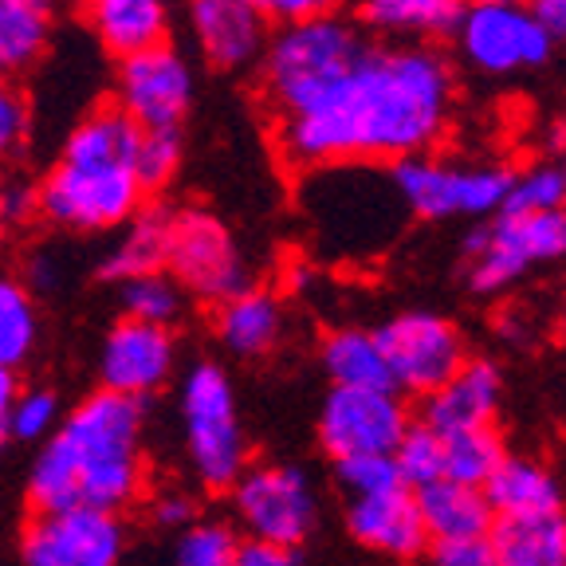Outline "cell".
<instances>
[{"instance_id": "cell-1", "label": "cell", "mask_w": 566, "mask_h": 566, "mask_svg": "<svg viewBox=\"0 0 566 566\" xmlns=\"http://www.w3.org/2000/svg\"><path fill=\"white\" fill-rule=\"evenodd\" d=\"M452 67L424 44L370 48L315 103L275 118L283 158L300 169L424 154L452 115Z\"/></svg>"}, {"instance_id": "cell-2", "label": "cell", "mask_w": 566, "mask_h": 566, "mask_svg": "<svg viewBox=\"0 0 566 566\" xmlns=\"http://www.w3.org/2000/svg\"><path fill=\"white\" fill-rule=\"evenodd\" d=\"M142 488V398L103 386L63 417L35 457V512L91 504L123 512Z\"/></svg>"}, {"instance_id": "cell-3", "label": "cell", "mask_w": 566, "mask_h": 566, "mask_svg": "<svg viewBox=\"0 0 566 566\" xmlns=\"http://www.w3.org/2000/svg\"><path fill=\"white\" fill-rule=\"evenodd\" d=\"M363 24L323 12V17L287 20L280 32L268 40V52L260 60L264 71V98L275 118L292 115L300 106L315 103L323 91H331L346 71L366 60Z\"/></svg>"}, {"instance_id": "cell-4", "label": "cell", "mask_w": 566, "mask_h": 566, "mask_svg": "<svg viewBox=\"0 0 566 566\" xmlns=\"http://www.w3.org/2000/svg\"><path fill=\"white\" fill-rule=\"evenodd\" d=\"M181 437L197 480L212 492H229L248 469V441L240 429L237 394L217 363H197L181 386Z\"/></svg>"}, {"instance_id": "cell-5", "label": "cell", "mask_w": 566, "mask_h": 566, "mask_svg": "<svg viewBox=\"0 0 566 566\" xmlns=\"http://www.w3.org/2000/svg\"><path fill=\"white\" fill-rule=\"evenodd\" d=\"M146 186L130 161H71L60 158L40 181V217L60 229L106 232L123 229L142 212Z\"/></svg>"}, {"instance_id": "cell-6", "label": "cell", "mask_w": 566, "mask_h": 566, "mask_svg": "<svg viewBox=\"0 0 566 566\" xmlns=\"http://www.w3.org/2000/svg\"><path fill=\"white\" fill-rule=\"evenodd\" d=\"M401 205L424 221H452V217H495L504 212L512 174L500 166H472V161L429 158L409 154L389 166Z\"/></svg>"}, {"instance_id": "cell-7", "label": "cell", "mask_w": 566, "mask_h": 566, "mask_svg": "<svg viewBox=\"0 0 566 566\" xmlns=\"http://www.w3.org/2000/svg\"><path fill=\"white\" fill-rule=\"evenodd\" d=\"M469 280L480 295L512 287L531 268L566 256V209L551 212H495V221L464 237Z\"/></svg>"}, {"instance_id": "cell-8", "label": "cell", "mask_w": 566, "mask_h": 566, "mask_svg": "<svg viewBox=\"0 0 566 566\" xmlns=\"http://www.w3.org/2000/svg\"><path fill=\"white\" fill-rule=\"evenodd\" d=\"M166 272L205 303H224L229 295L252 287V272L240 256L237 240L209 209L169 212Z\"/></svg>"}, {"instance_id": "cell-9", "label": "cell", "mask_w": 566, "mask_h": 566, "mask_svg": "<svg viewBox=\"0 0 566 566\" xmlns=\"http://www.w3.org/2000/svg\"><path fill=\"white\" fill-rule=\"evenodd\" d=\"M232 515L248 539L300 547L315 531L318 500L311 480L292 464H248L244 476L229 488Z\"/></svg>"}, {"instance_id": "cell-10", "label": "cell", "mask_w": 566, "mask_h": 566, "mask_svg": "<svg viewBox=\"0 0 566 566\" xmlns=\"http://www.w3.org/2000/svg\"><path fill=\"white\" fill-rule=\"evenodd\" d=\"M452 32H457L460 55L484 75H512L523 67H539L555 48L547 28L531 17L527 4L469 0Z\"/></svg>"}, {"instance_id": "cell-11", "label": "cell", "mask_w": 566, "mask_h": 566, "mask_svg": "<svg viewBox=\"0 0 566 566\" xmlns=\"http://www.w3.org/2000/svg\"><path fill=\"white\" fill-rule=\"evenodd\" d=\"M394 386L409 398H424L469 363L464 338L437 311H401L378 327Z\"/></svg>"}, {"instance_id": "cell-12", "label": "cell", "mask_w": 566, "mask_h": 566, "mask_svg": "<svg viewBox=\"0 0 566 566\" xmlns=\"http://www.w3.org/2000/svg\"><path fill=\"white\" fill-rule=\"evenodd\" d=\"M417 417L409 413L401 389L335 386L318 413V441L331 460L358 452H394Z\"/></svg>"}, {"instance_id": "cell-13", "label": "cell", "mask_w": 566, "mask_h": 566, "mask_svg": "<svg viewBox=\"0 0 566 566\" xmlns=\"http://www.w3.org/2000/svg\"><path fill=\"white\" fill-rule=\"evenodd\" d=\"M24 566H123L126 527L118 512L75 504L40 512L24 531Z\"/></svg>"}, {"instance_id": "cell-14", "label": "cell", "mask_w": 566, "mask_h": 566, "mask_svg": "<svg viewBox=\"0 0 566 566\" xmlns=\"http://www.w3.org/2000/svg\"><path fill=\"white\" fill-rule=\"evenodd\" d=\"M115 95V103L142 130H161V126L186 123L197 95V80L186 55L169 44H158L118 60Z\"/></svg>"}, {"instance_id": "cell-15", "label": "cell", "mask_w": 566, "mask_h": 566, "mask_svg": "<svg viewBox=\"0 0 566 566\" xmlns=\"http://www.w3.org/2000/svg\"><path fill=\"white\" fill-rule=\"evenodd\" d=\"M177 363L174 335L161 323H142L126 315L111 327L98 354V378L103 386L130 394V398H150L169 381Z\"/></svg>"}, {"instance_id": "cell-16", "label": "cell", "mask_w": 566, "mask_h": 566, "mask_svg": "<svg viewBox=\"0 0 566 566\" xmlns=\"http://www.w3.org/2000/svg\"><path fill=\"white\" fill-rule=\"evenodd\" d=\"M346 531L354 535V543H363L366 551L386 558H421L433 547L429 527H424L421 500L409 484L386 488L374 495H350L346 504Z\"/></svg>"}, {"instance_id": "cell-17", "label": "cell", "mask_w": 566, "mask_h": 566, "mask_svg": "<svg viewBox=\"0 0 566 566\" xmlns=\"http://www.w3.org/2000/svg\"><path fill=\"white\" fill-rule=\"evenodd\" d=\"M268 12L256 0H189V28L197 52L217 71H240L264 60L268 52Z\"/></svg>"}, {"instance_id": "cell-18", "label": "cell", "mask_w": 566, "mask_h": 566, "mask_svg": "<svg viewBox=\"0 0 566 566\" xmlns=\"http://www.w3.org/2000/svg\"><path fill=\"white\" fill-rule=\"evenodd\" d=\"M504 398V374L488 358H469L444 386L421 398V421H429L441 433H460V429H480L492 424Z\"/></svg>"}, {"instance_id": "cell-19", "label": "cell", "mask_w": 566, "mask_h": 566, "mask_svg": "<svg viewBox=\"0 0 566 566\" xmlns=\"http://www.w3.org/2000/svg\"><path fill=\"white\" fill-rule=\"evenodd\" d=\"M421 500L424 527L433 543H452V539H484L495 527V507L488 500L484 488L460 484V480H433V484L417 488Z\"/></svg>"}, {"instance_id": "cell-20", "label": "cell", "mask_w": 566, "mask_h": 566, "mask_svg": "<svg viewBox=\"0 0 566 566\" xmlns=\"http://www.w3.org/2000/svg\"><path fill=\"white\" fill-rule=\"evenodd\" d=\"M87 17L95 40L115 60L169 40V0H95Z\"/></svg>"}, {"instance_id": "cell-21", "label": "cell", "mask_w": 566, "mask_h": 566, "mask_svg": "<svg viewBox=\"0 0 566 566\" xmlns=\"http://www.w3.org/2000/svg\"><path fill=\"white\" fill-rule=\"evenodd\" d=\"M488 539L500 566H566V507L539 515H500Z\"/></svg>"}, {"instance_id": "cell-22", "label": "cell", "mask_w": 566, "mask_h": 566, "mask_svg": "<svg viewBox=\"0 0 566 566\" xmlns=\"http://www.w3.org/2000/svg\"><path fill=\"white\" fill-rule=\"evenodd\" d=\"M217 335L232 354H244V358L268 354L283 335L280 300L264 287H244L229 295L224 303H217Z\"/></svg>"}, {"instance_id": "cell-23", "label": "cell", "mask_w": 566, "mask_h": 566, "mask_svg": "<svg viewBox=\"0 0 566 566\" xmlns=\"http://www.w3.org/2000/svg\"><path fill=\"white\" fill-rule=\"evenodd\" d=\"M484 492L495 507V520H500V515H539V512L566 507V492L555 480V472H551L547 464H539V460L512 457V452H507L504 464L492 472Z\"/></svg>"}, {"instance_id": "cell-24", "label": "cell", "mask_w": 566, "mask_h": 566, "mask_svg": "<svg viewBox=\"0 0 566 566\" xmlns=\"http://www.w3.org/2000/svg\"><path fill=\"white\" fill-rule=\"evenodd\" d=\"M169 256V212L161 209H142L138 217L123 224V237L106 248L98 275L111 283L134 280V275L161 272Z\"/></svg>"}, {"instance_id": "cell-25", "label": "cell", "mask_w": 566, "mask_h": 566, "mask_svg": "<svg viewBox=\"0 0 566 566\" xmlns=\"http://www.w3.org/2000/svg\"><path fill=\"white\" fill-rule=\"evenodd\" d=\"M323 370H327L331 386L398 389L394 386V374H389V358L381 350L378 331H331L327 343H323Z\"/></svg>"}, {"instance_id": "cell-26", "label": "cell", "mask_w": 566, "mask_h": 566, "mask_svg": "<svg viewBox=\"0 0 566 566\" xmlns=\"http://www.w3.org/2000/svg\"><path fill=\"white\" fill-rule=\"evenodd\" d=\"M464 0H358L354 17L381 35H444L457 28Z\"/></svg>"}, {"instance_id": "cell-27", "label": "cell", "mask_w": 566, "mask_h": 566, "mask_svg": "<svg viewBox=\"0 0 566 566\" xmlns=\"http://www.w3.org/2000/svg\"><path fill=\"white\" fill-rule=\"evenodd\" d=\"M138 134H142V126L134 123L118 103L95 106L87 118H80V123L71 126L60 158H71V161H130L134 166Z\"/></svg>"}, {"instance_id": "cell-28", "label": "cell", "mask_w": 566, "mask_h": 566, "mask_svg": "<svg viewBox=\"0 0 566 566\" xmlns=\"http://www.w3.org/2000/svg\"><path fill=\"white\" fill-rule=\"evenodd\" d=\"M52 0H0V80L32 67L52 40Z\"/></svg>"}, {"instance_id": "cell-29", "label": "cell", "mask_w": 566, "mask_h": 566, "mask_svg": "<svg viewBox=\"0 0 566 566\" xmlns=\"http://www.w3.org/2000/svg\"><path fill=\"white\" fill-rule=\"evenodd\" d=\"M504 437L495 433V424L444 433V476L460 480V484L484 488L492 480V472L504 464Z\"/></svg>"}, {"instance_id": "cell-30", "label": "cell", "mask_w": 566, "mask_h": 566, "mask_svg": "<svg viewBox=\"0 0 566 566\" xmlns=\"http://www.w3.org/2000/svg\"><path fill=\"white\" fill-rule=\"evenodd\" d=\"M40 338V315H35L32 287L0 272V366L28 363Z\"/></svg>"}, {"instance_id": "cell-31", "label": "cell", "mask_w": 566, "mask_h": 566, "mask_svg": "<svg viewBox=\"0 0 566 566\" xmlns=\"http://www.w3.org/2000/svg\"><path fill=\"white\" fill-rule=\"evenodd\" d=\"M118 300H123V315L169 327V323L181 315V307H186V287L161 268V272H146V275H134V280H123L118 283Z\"/></svg>"}, {"instance_id": "cell-32", "label": "cell", "mask_w": 566, "mask_h": 566, "mask_svg": "<svg viewBox=\"0 0 566 566\" xmlns=\"http://www.w3.org/2000/svg\"><path fill=\"white\" fill-rule=\"evenodd\" d=\"M394 460H398L401 480L413 492L424 484H433V480L444 476V433L417 417L406 429V437H401V444L394 449Z\"/></svg>"}, {"instance_id": "cell-33", "label": "cell", "mask_w": 566, "mask_h": 566, "mask_svg": "<svg viewBox=\"0 0 566 566\" xmlns=\"http://www.w3.org/2000/svg\"><path fill=\"white\" fill-rule=\"evenodd\" d=\"M181 126H161V130H142L134 146V174L146 186V193H158L169 186V177L181 166Z\"/></svg>"}, {"instance_id": "cell-34", "label": "cell", "mask_w": 566, "mask_h": 566, "mask_svg": "<svg viewBox=\"0 0 566 566\" xmlns=\"http://www.w3.org/2000/svg\"><path fill=\"white\" fill-rule=\"evenodd\" d=\"M240 539L229 523H189L174 547V566H237Z\"/></svg>"}, {"instance_id": "cell-35", "label": "cell", "mask_w": 566, "mask_h": 566, "mask_svg": "<svg viewBox=\"0 0 566 566\" xmlns=\"http://www.w3.org/2000/svg\"><path fill=\"white\" fill-rule=\"evenodd\" d=\"M512 212H551L566 209V166H527L523 174H512V189H507V205Z\"/></svg>"}, {"instance_id": "cell-36", "label": "cell", "mask_w": 566, "mask_h": 566, "mask_svg": "<svg viewBox=\"0 0 566 566\" xmlns=\"http://www.w3.org/2000/svg\"><path fill=\"white\" fill-rule=\"evenodd\" d=\"M335 480L346 495H374L386 488L406 484L394 452H358V457L335 460Z\"/></svg>"}, {"instance_id": "cell-37", "label": "cell", "mask_w": 566, "mask_h": 566, "mask_svg": "<svg viewBox=\"0 0 566 566\" xmlns=\"http://www.w3.org/2000/svg\"><path fill=\"white\" fill-rule=\"evenodd\" d=\"M55 429H60V398L52 389H20L12 437L17 441H48Z\"/></svg>"}, {"instance_id": "cell-38", "label": "cell", "mask_w": 566, "mask_h": 566, "mask_svg": "<svg viewBox=\"0 0 566 566\" xmlns=\"http://www.w3.org/2000/svg\"><path fill=\"white\" fill-rule=\"evenodd\" d=\"M424 566H500L495 563L492 539H452V543H433L424 551Z\"/></svg>"}, {"instance_id": "cell-39", "label": "cell", "mask_w": 566, "mask_h": 566, "mask_svg": "<svg viewBox=\"0 0 566 566\" xmlns=\"http://www.w3.org/2000/svg\"><path fill=\"white\" fill-rule=\"evenodd\" d=\"M28 138V103L17 87L0 80V158H9Z\"/></svg>"}, {"instance_id": "cell-40", "label": "cell", "mask_w": 566, "mask_h": 566, "mask_svg": "<svg viewBox=\"0 0 566 566\" xmlns=\"http://www.w3.org/2000/svg\"><path fill=\"white\" fill-rule=\"evenodd\" d=\"M237 566H300V555H295V547H283V543L244 539Z\"/></svg>"}, {"instance_id": "cell-41", "label": "cell", "mask_w": 566, "mask_h": 566, "mask_svg": "<svg viewBox=\"0 0 566 566\" xmlns=\"http://www.w3.org/2000/svg\"><path fill=\"white\" fill-rule=\"evenodd\" d=\"M154 520H158L161 527L186 531L189 523L197 520L193 495H186V492H161L158 500H154Z\"/></svg>"}, {"instance_id": "cell-42", "label": "cell", "mask_w": 566, "mask_h": 566, "mask_svg": "<svg viewBox=\"0 0 566 566\" xmlns=\"http://www.w3.org/2000/svg\"><path fill=\"white\" fill-rule=\"evenodd\" d=\"M0 197H4L9 221H24L28 212H40V186H32V181H24V177L0 181Z\"/></svg>"}, {"instance_id": "cell-43", "label": "cell", "mask_w": 566, "mask_h": 566, "mask_svg": "<svg viewBox=\"0 0 566 566\" xmlns=\"http://www.w3.org/2000/svg\"><path fill=\"white\" fill-rule=\"evenodd\" d=\"M343 0H264V12L280 24L287 20H307V17H323V12H335Z\"/></svg>"}, {"instance_id": "cell-44", "label": "cell", "mask_w": 566, "mask_h": 566, "mask_svg": "<svg viewBox=\"0 0 566 566\" xmlns=\"http://www.w3.org/2000/svg\"><path fill=\"white\" fill-rule=\"evenodd\" d=\"M20 401V381L12 366H0V444L12 437V413Z\"/></svg>"}, {"instance_id": "cell-45", "label": "cell", "mask_w": 566, "mask_h": 566, "mask_svg": "<svg viewBox=\"0 0 566 566\" xmlns=\"http://www.w3.org/2000/svg\"><path fill=\"white\" fill-rule=\"evenodd\" d=\"M527 9L547 28L551 40H566V0H527Z\"/></svg>"}, {"instance_id": "cell-46", "label": "cell", "mask_w": 566, "mask_h": 566, "mask_svg": "<svg viewBox=\"0 0 566 566\" xmlns=\"http://www.w3.org/2000/svg\"><path fill=\"white\" fill-rule=\"evenodd\" d=\"M4 224H9V212H4V197H0V240H4Z\"/></svg>"}, {"instance_id": "cell-47", "label": "cell", "mask_w": 566, "mask_h": 566, "mask_svg": "<svg viewBox=\"0 0 566 566\" xmlns=\"http://www.w3.org/2000/svg\"><path fill=\"white\" fill-rule=\"evenodd\" d=\"M558 335H563V343H566V300H563V315H558Z\"/></svg>"}, {"instance_id": "cell-48", "label": "cell", "mask_w": 566, "mask_h": 566, "mask_svg": "<svg viewBox=\"0 0 566 566\" xmlns=\"http://www.w3.org/2000/svg\"><path fill=\"white\" fill-rule=\"evenodd\" d=\"M67 4H75V9H91L95 0H67Z\"/></svg>"}, {"instance_id": "cell-49", "label": "cell", "mask_w": 566, "mask_h": 566, "mask_svg": "<svg viewBox=\"0 0 566 566\" xmlns=\"http://www.w3.org/2000/svg\"><path fill=\"white\" fill-rule=\"evenodd\" d=\"M484 4H527V0H484Z\"/></svg>"}, {"instance_id": "cell-50", "label": "cell", "mask_w": 566, "mask_h": 566, "mask_svg": "<svg viewBox=\"0 0 566 566\" xmlns=\"http://www.w3.org/2000/svg\"><path fill=\"white\" fill-rule=\"evenodd\" d=\"M256 4H260V9H264V0H256Z\"/></svg>"}, {"instance_id": "cell-51", "label": "cell", "mask_w": 566, "mask_h": 566, "mask_svg": "<svg viewBox=\"0 0 566 566\" xmlns=\"http://www.w3.org/2000/svg\"><path fill=\"white\" fill-rule=\"evenodd\" d=\"M563 166H566V161H563Z\"/></svg>"}]
</instances>
